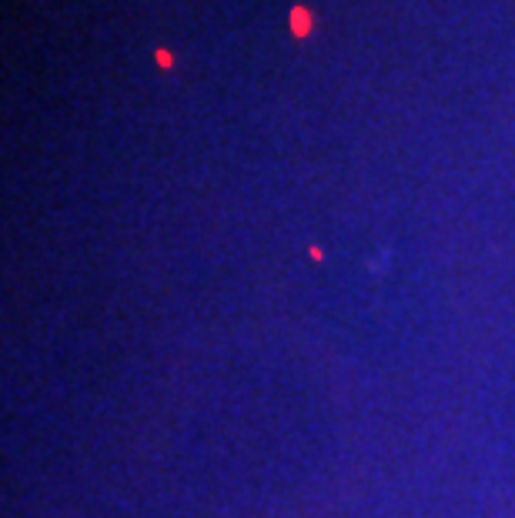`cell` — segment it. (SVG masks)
Here are the masks:
<instances>
[{"mask_svg":"<svg viewBox=\"0 0 515 518\" xmlns=\"http://www.w3.org/2000/svg\"><path fill=\"white\" fill-rule=\"evenodd\" d=\"M157 64H161V67H171V64H174V57H171V54H168V51H157Z\"/></svg>","mask_w":515,"mask_h":518,"instance_id":"2","label":"cell"},{"mask_svg":"<svg viewBox=\"0 0 515 518\" xmlns=\"http://www.w3.org/2000/svg\"><path fill=\"white\" fill-rule=\"evenodd\" d=\"M308 30H311V14H308V7H295V10H291V34H295V37H305Z\"/></svg>","mask_w":515,"mask_h":518,"instance_id":"1","label":"cell"}]
</instances>
